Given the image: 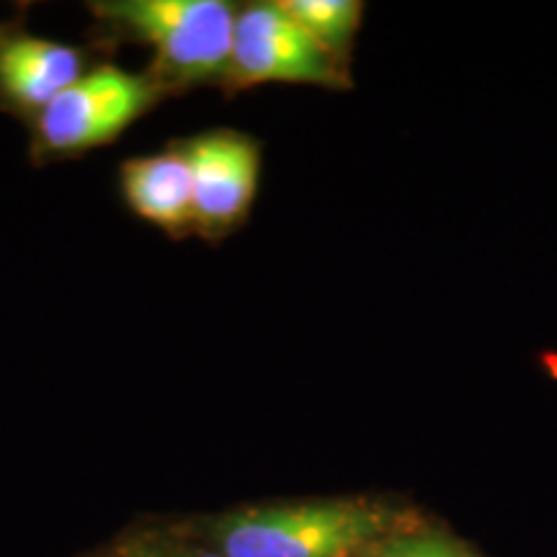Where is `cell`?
<instances>
[{
  "instance_id": "6da1fadb",
  "label": "cell",
  "mask_w": 557,
  "mask_h": 557,
  "mask_svg": "<svg viewBox=\"0 0 557 557\" xmlns=\"http://www.w3.org/2000/svg\"><path fill=\"white\" fill-rule=\"evenodd\" d=\"M114 32L152 50L150 78L163 94L225 81L235 11L222 0H107L90 5Z\"/></svg>"
},
{
  "instance_id": "7a4b0ae2",
  "label": "cell",
  "mask_w": 557,
  "mask_h": 557,
  "mask_svg": "<svg viewBox=\"0 0 557 557\" xmlns=\"http://www.w3.org/2000/svg\"><path fill=\"white\" fill-rule=\"evenodd\" d=\"M225 557H359L395 537V513L367 500L248 508L212 529Z\"/></svg>"
},
{
  "instance_id": "3957f363",
  "label": "cell",
  "mask_w": 557,
  "mask_h": 557,
  "mask_svg": "<svg viewBox=\"0 0 557 557\" xmlns=\"http://www.w3.org/2000/svg\"><path fill=\"white\" fill-rule=\"evenodd\" d=\"M163 88L148 73L101 65L83 73L37 114V145L47 156H81L114 143L156 107Z\"/></svg>"
},
{
  "instance_id": "277c9868",
  "label": "cell",
  "mask_w": 557,
  "mask_h": 557,
  "mask_svg": "<svg viewBox=\"0 0 557 557\" xmlns=\"http://www.w3.org/2000/svg\"><path fill=\"white\" fill-rule=\"evenodd\" d=\"M225 83L230 90H240L261 83L341 88L348 81L336 54L312 39L282 3H250L235 13Z\"/></svg>"
},
{
  "instance_id": "5b68a950",
  "label": "cell",
  "mask_w": 557,
  "mask_h": 557,
  "mask_svg": "<svg viewBox=\"0 0 557 557\" xmlns=\"http://www.w3.org/2000/svg\"><path fill=\"white\" fill-rule=\"evenodd\" d=\"M189 165L194 233L220 238L246 220L261 173V150L253 137L233 129L205 132L178 145Z\"/></svg>"
},
{
  "instance_id": "8992f818",
  "label": "cell",
  "mask_w": 557,
  "mask_h": 557,
  "mask_svg": "<svg viewBox=\"0 0 557 557\" xmlns=\"http://www.w3.org/2000/svg\"><path fill=\"white\" fill-rule=\"evenodd\" d=\"M83 73L75 47L29 32H0V99L11 109L39 114Z\"/></svg>"
},
{
  "instance_id": "52a82bcc",
  "label": "cell",
  "mask_w": 557,
  "mask_h": 557,
  "mask_svg": "<svg viewBox=\"0 0 557 557\" xmlns=\"http://www.w3.org/2000/svg\"><path fill=\"white\" fill-rule=\"evenodd\" d=\"M120 186L124 201L139 220L176 240L194 233L191 176L178 148L124 160Z\"/></svg>"
},
{
  "instance_id": "ba28073f",
  "label": "cell",
  "mask_w": 557,
  "mask_h": 557,
  "mask_svg": "<svg viewBox=\"0 0 557 557\" xmlns=\"http://www.w3.org/2000/svg\"><path fill=\"white\" fill-rule=\"evenodd\" d=\"M282 9L325 50L341 58L359 29L364 5L357 0H282Z\"/></svg>"
},
{
  "instance_id": "9c48e42d",
  "label": "cell",
  "mask_w": 557,
  "mask_h": 557,
  "mask_svg": "<svg viewBox=\"0 0 557 557\" xmlns=\"http://www.w3.org/2000/svg\"><path fill=\"white\" fill-rule=\"evenodd\" d=\"M369 557H475L470 549H465L457 542H451L442 534H395L380 542L369 553Z\"/></svg>"
},
{
  "instance_id": "30bf717a",
  "label": "cell",
  "mask_w": 557,
  "mask_h": 557,
  "mask_svg": "<svg viewBox=\"0 0 557 557\" xmlns=\"http://www.w3.org/2000/svg\"><path fill=\"white\" fill-rule=\"evenodd\" d=\"M124 557H225L220 553H207V549L171 545L165 540H137L124 547Z\"/></svg>"
}]
</instances>
